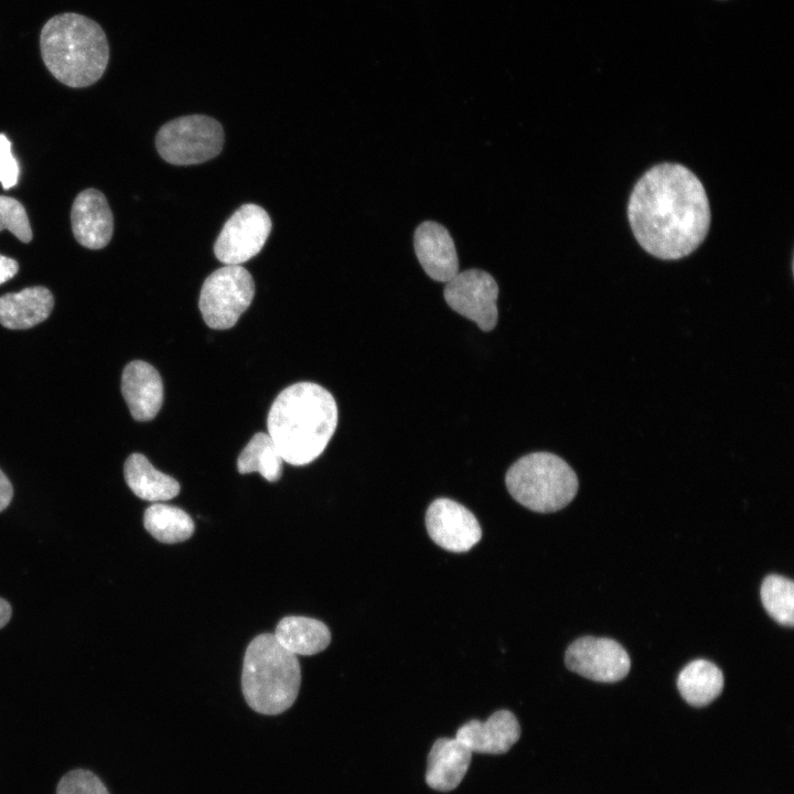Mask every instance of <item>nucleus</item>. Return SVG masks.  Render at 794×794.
<instances>
[{
  "instance_id": "1",
  "label": "nucleus",
  "mask_w": 794,
  "mask_h": 794,
  "mask_svg": "<svg viewBox=\"0 0 794 794\" xmlns=\"http://www.w3.org/2000/svg\"><path fill=\"white\" fill-rule=\"evenodd\" d=\"M627 215L637 243L664 260L696 250L710 225L704 185L677 163L657 164L641 176L630 195Z\"/></svg>"
},
{
  "instance_id": "2",
  "label": "nucleus",
  "mask_w": 794,
  "mask_h": 794,
  "mask_svg": "<svg viewBox=\"0 0 794 794\" xmlns=\"http://www.w3.org/2000/svg\"><path fill=\"white\" fill-rule=\"evenodd\" d=\"M337 426V406L332 394L310 382L285 388L267 417L268 434L282 460L301 466L318 459Z\"/></svg>"
},
{
  "instance_id": "3",
  "label": "nucleus",
  "mask_w": 794,
  "mask_h": 794,
  "mask_svg": "<svg viewBox=\"0 0 794 794\" xmlns=\"http://www.w3.org/2000/svg\"><path fill=\"white\" fill-rule=\"evenodd\" d=\"M40 49L50 73L62 84L81 88L105 73L109 45L101 26L74 12L52 17L41 30Z\"/></svg>"
},
{
  "instance_id": "4",
  "label": "nucleus",
  "mask_w": 794,
  "mask_h": 794,
  "mask_svg": "<svg viewBox=\"0 0 794 794\" xmlns=\"http://www.w3.org/2000/svg\"><path fill=\"white\" fill-rule=\"evenodd\" d=\"M301 684L297 656L288 652L273 634L256 636L247 646L243 662L242 689L255 711L278 715L294 702Z\"/></svg>"
},
{
  "instance_id": "5",
  "label": "nucleus",
  "mask_w": 794,
  "mask_h": 794,
  "mask_svg": "<svg viewBox=\"0 0 794 794\" xmlns=\"http://www.w3.org/2000/svg\"><path fill=\"white\" fill-rule=\"evenodd\" d=\"M505 484L516 502L539 513L567 506L579 485L571 466L549 452H534L518 459L507 470Z\"/></svg>"
},
{
  "instance_id": "6",
  "label": "nucleus",
  "mask_w": 794,
  "mask_h": 794,
  "mask_svg": "<svg viewBox=\"0 0 794 794\" xmlns=\"http://www.w3.org/2000/svg\"><path fill=\"white\" fill-rule=\"evenodd\" d=\"M222 125L212 117L190 115L164 124L155 137V147L163 160L176 165L208 161L223 148Z\"/></svg>"
},
{
  "instance_id": "7",
  "label": "nucleus",
  "mask_w": 794,
  "mask_h": 794,
  "mask_svg": "<svg viewBox=\"0 0 794 794\" xmlns=\"http://www.w3.org/2000/svg\"><path fill=\"white\" fill-rule=\"evenodd\" d=\"M255 296L251 275L240 265H225L203 282L198 307L205 323L215 330L236 324Z\"/></svg>"
},
{
  "instance_id": "8",
  "label": "nucleus",
  "mask_w": 794,
  "mask_h": 794,
  "mask_svg": "<svg viewBox=\"0 0 794 794\" xmlns=\"http://www.w3.org/2000/svg\"><path fill=\"white\" fill-rule=\"evenodd\" d=\"M272 223L268 213L251 203L242 205L224 224L214 254L225 265H242L265 246Z\"/></svg>"
},
{
  "instance_id": "9",
  "label": "nucleus",
  "mask_w": 794,
  "mask_h": 794,
  "mask_svg": "<svg viewBox=\"0 0 794 794\" xmlns=\"http://www.w3.org/2000/svg\"><path fill=\"white\" fill-rule=\"evenodd\" d=\"M443 297L453 311L475 322L482 331L495 328L498 286L489 272L475 268L458 272L447 282Z\"/></svg>"
},
{
  "instance_id": "10",
  "label": "nucleus",
  "mask_w": 794,
  "mask_h": 794,
  "mask_svg": "<svg viewBox=\"0 0 794 794\" xmlns=\"http://www.w3.org/2000/svg\"><path fill=\"white\" fill-rule=\"evenodd\" d=\"M566 666L586 678L615 683L630 670L626 651L612 639L583 636L572 642L565 654Z\"/></svg>"
},
{
  "instance_id": "11",
  "label": "nucleus",
  "mask_w": 794,
  "mask_h": 794,
  "mask_svg": "<svg viewBox=\"0 0 794 794\" xmlns=\"http://www.w3.org/2000/svg\"><path fill=\"white\" fill-rule=\"evenodd\" d=\"M426 527L438 546L452 552L470 550L482 537L476 517L465 506L450 498H438L429 505Z\"/></svg>"
},
{
  "instance_id": "12",
  "label": "nucleus",
  "mask_w": 794,
  "mask_h": 794,
  "mask_svg": "<svg viewBox=\"0 0 794 794\" xmlns=\"http://www.w3.org/2000/svg\"><path fill=\"white\" fill-rule=\"evenodd\" d=\"M75 239L88 249L106 247L114 233V216L105 195L96 189L77 194L71 210Z\"/></svg>"
},
{
  "instance_id": "13",
  "label": "nucleus",
  "mask_w": 794,
  "mask_h": 794,
  "mask_svg": "<svg viewBox=\"0 0 794 794\" xmlns=\"http://www.w3.org/2000/svg\"><path fill=\"white\" fill-rule=\"evenodd\" d=\"M414 247L422 269L433 280L447 283L459 272L455 245L443 225L422 222L415 230Z\"/></svg>"
},
{
  "instance_id": "14",
  "label": "nucleus",
  "mask_w": 794,
  "mask_h": 794,
  "mask_svg": "<svg viewBox=\"0 0 794 794\" xmlns=\"http://www.w3.org/2000/svg\"><path fill=\"white\" fill-rule=\"evenodd\" d=\"M121 394L131 416L138 421H149L162 406V379L152 365L132 361L124 368Z\"/></svg>"
},
{
  "instance_id": "15",
  "label": "nucleus",
  "mask_w": 794,
  "mask_h": 794,
  "mask_svg": "<svg viewBox=\"0 0 794 794\" xmlns=\"http://www.w3.org/2000/svg\"><path fill=\"white\" fill-rule=\"evenodd\" d=\"M519 737L518 720L508 710H498L484 722L471 720L461 726L455 734L472 753L489 754L507 752Z\"/></svg>"
},
{
  "instance_id": "16",
  "label": "nucleus",
  "mask_w": 794,
  "mask_h": 794,
  "mask_svg": "<svg viewBox=\"0 0 794 794\" xmlns=\"http://www.w3.org/2000/svg\"><path fill=\"white\" fill-rule=\"evenodd\" d=\"M472 752L457 738L438 739L428 755L427 784L441 792L454 790L468 772Z\"/></svg>"
},
{
  "instance_id": "17",
  "label": "nucleus",
  "mask_w": 794,
  "mask_h": 794,
  "mask_svg": "<svg viewBox=\"0 0 794 794\" xmlns=\"http://www.w3.org/2000/svg\"><path fill=\"white\" fill-rule=\"evenodd\" d=\"M54 298L42 286L29 287L0 297V324L10 330L30 329L51 314Z\"/></svg>"
},
{
  "instance_id": "18",
  "label": "nucleus",
  "mask_w": 794,
  "mask_h": 794,
  "mask_svg": "<svg viewBox=\"0 0 794 794\" xmlns=\"http://www.w3.org/2000/svg\"><path fill=\"white\" fill-rule=\"evenodd\" d=\"M124 474L129 489L144 501H168L180 492L179 482L157 470L141 453H132L127 458Z\"/></svg>"
},
{
  "instance_id": "19",
  "label": "nucleus",
  "mask_w": 794,
  "mask_h": 794,
  "mask_svg": "<svg viewBox=\"0 0 794 794\" xmlns=\"http://www.w3.org/2000/svg\"><path fill=\"white\" fill-rule=\"evenodd\" d=\"M275 637L288 652L297 655H314L331 642V632L321 621L308 616H285L276 626Z\"/></svg>"
},
{
  "instance_id": "20",
  "label": "nucleus",
  "mask_w": 794,
  "mask_h": 794,
  "mask_svg": "<svg viewBox=\"0 0 794 794\" xmlns=\"http://www.w3.org/2000/svg\"><path fill=\"white\" fill-rule=\"evenodd\" d=\"M677 687L688 704L702 707L720 695L723 688V675L711 662L696 659L682 669L677 678Z\"/></svg>"
},
{
  "instance_id": "21",
  "label": "nucleus",
  "mask_w": 794,
  "mask_h": 794,
  "mask_svg": "<svg viewBox=\"0 0 794 794\" xmlns=\"http://www.w3.org/2000/svg\"><path fill=\"white\" fill-rule=\"evenodd\" d=\"M146 529L159 541L176 544L189 539L194 533V523L183 509L154 503L143 514Z\"/></svg>"
},
{
  "instance_id": "22",
  "label": "nucleus",
  "mask_w": 794,
  "mask_h": 794,
  "mask_svg": "<svg viewBox=\"0 0 794 794\" xmlns=\"http://www.w3.org/2000/svg\"><path fill=\"white\" fill-rule=\"evenodd\" d=\"M283 460L268 432H258L249 440L237 459L240 474L259 472L261 476L276 482L281 478Z\"/></svg>"
},
{
  "instance_id": "23",
  "label": "nucleus",
  "mask_w": 794,
  "mask_h": 794,
  "mask_svg": "<svg viewBox=\"0 0 794 794\" xmlns=\"http://www.w3.org/2000/svg\"><path fill=\"white\" fill-rule=\"evenodd\" d=\"M761 601L768 614L781 625L794 624V583L780 575H769L761 586Z\"/></svg>"
},
{
  "instance_id": "24",
  "label": "nucleus",
  "mask_w": 794,
  "mask_h": 794,
  "mask_svg": "<svg viewBox=\"0 0 794 794\" xmlns=\"http://www.w3.org/2000/svg\"><path fill=\"white\" fill-rule=\"evenodd\" d=\"M3 229L11 232L22 243H30L33 236L22 203L11 196L0 195V232Z\"/></svg>"
},
{
  "instance_id": "25",
  "label": "nucleus",
  "mask_w": 794,
  "mask_h": 794,
  "mask_svg": "<svg viewBox=\"0 0 794 794\" xmlns=\"http://www.w3.org/2000/svg\"><path fill=\"white\" fill-rule=\"evenodd\" d=\"M56 794H109L101 781L92 772L75 770L58 783Z\"/></svg>"
},
{
  "instance_id": "26",
  "label": "nucleus",
  "mask_w": 794,
  "mask_h": 794,
  "mask_svg": "<svg viewBox=\"0 0 794 794\" xmlns=\"http://www.w3.org/2000/svg\"><path fill=\"white\" fill-rule=\"evenodd\" d=\"M20 175V168L11 151V141L0 133V183L4 190L13 187Z\"/></svg>"
},
{
  "instance_id": "27",
  "label": "nucleus",
  "mask_w": 794,
  "mask_h": 794,
  "mask_svg": "<svg viewBox=\"0 0 794 794\" xmlns=\"http://www.w3.org/2000/svg\"><path fill=\"white\" fill-rule=\"evenodd\" d=\"M19 270V264L15 259L0 254V285L13 278Z\"/></svg>"
},
{
  "instance_id": "28",
  "label": "nucleus",
  "mask_w": 794,
  "mask_h": 794,
  "mask_svg": "<svg viewBox=\"0 0 794 794\" xmlns=\"http://www.w3.org/2000/svg\"><path fill=\"white\" fill-rule=\"evenodd\" d=\"M13 496L12 485L0 469V512L8 507Z\"/></svg>"
},
{
  "instance_id": "29",
  "label": "nucleus",
  "mask_w": 794,
  "mask_h": 794,
  "mask_svg": "<svg viewBox=\"0 0 794 794\" xmlns=\"http://www.w3.org/2000/svg\"><path fill=\"white\" fill-rule=\"evenodd\" d=\"M11 618L10 604L0 598V629L3 627Z\"/></svg>"
}]
</instances>
